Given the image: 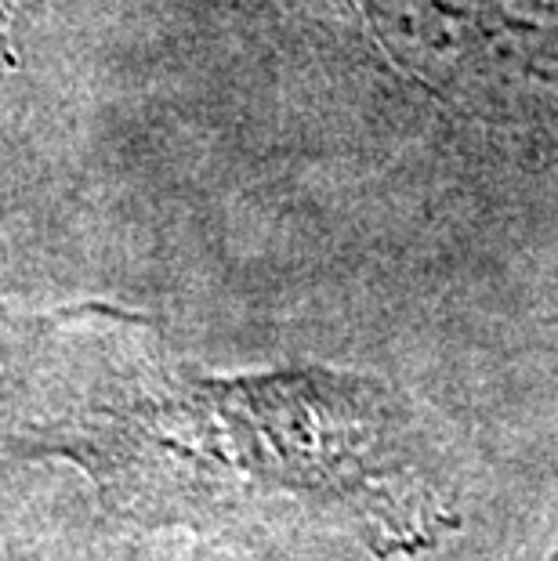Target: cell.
<instances>
[{
  "mask_svg": "<svg viewBox=\"0 0 558 561\" xmlns=\"http://www.w3.org/2000/svg\"><path fill=\"white\" fill-rule=\"evenodd\" d=\"M377 47L449 105L558 138V4L352 0Z\"/></svg>",
  "mask_w": 558,
  "mask_h": 561,
  "instance_id": "2",
  "label": "cell"
},
{
  "mask_svg": "<svg viewBox=\"0 0 558 561\" xmlns=\"http://www.w3.org/2000/svg\"><path fill=\"white\" fill-rule=\"evenodd\" d=\"M8 55V44H4V19H0V58Z\"/></svg>",
  "mask_w": 558,
  "mask_h": 561,
  "instance_id": "3",
  "label": "cell"
},
{
  "mask_svg": "<svg viewBox=\"0 0 558 561\" xmlns=\"http://www.w3.org/2000/svg\"><path fill=\"white\" fill-rule=\"evenodd\" d=\"M388 421L374 385L319 369L178 377L94 405L58 432V449L135 504H218L287 489L366 507L385 482Z\"/></svg>",
  "mask_w": 558,
  "mask_h": 561,
  "instance_id": "1",
  "label": "cell"
}]
</instances>
